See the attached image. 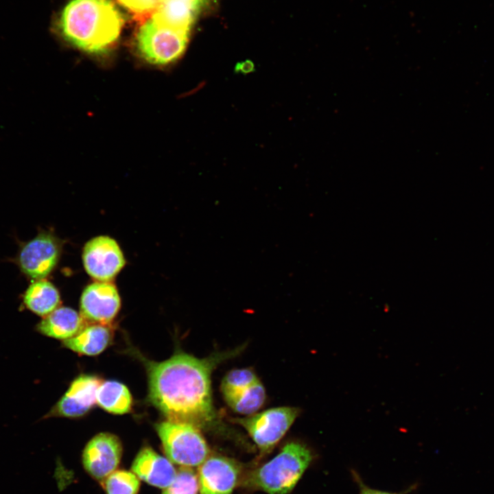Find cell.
Wrapping results in <instances>:
<instances>
[{"instance_id":"13","label":"cell","mask_w":494,"mask_h":494,"mask_svg":"<svg viewBox=\"0 0 494 494\" xmlns=\"http://www.w3.org/2000/svg\"><path fill=\"white\" fill-rule=\"evenodd\" d=\"M132 471L145 482L157 488L165 489L174 480L177 471L166 457L150 447H143L132 464Z\"/></svg>"},{"instance_id":"16","label":"cell","mask_w":494,"mask_h":494,"mask_svg":"<svg viewBox=\"0 0 494 494\" xmlns=\"http://www.w3.org/2000/svg\"><path fill=\"white\" fill-rule=\"evenodd\" d=\"M60 296L51 282L33 281L22 295V306L32 313L45 317L59 307Z\"/></svg>"},{"instance_id":"23","label":"cell","mask_w":494,"mask_h":494,"mask_svg":"<svg viewBox=\"0 0 494 494\" xmlns=\"http://www.w3.org/2000/svg\"><path fill=\"white\" fill-rule=\"evenodd\" d=\"M130 12L141 23L149 19L157 10L163 0H116Z\"/></svg>"},{"instance_id":"1","label":"cell","mask_w":494,"mask_h":494,"mask_svg":"<svg viewBox=\"0 0 494 494\" xmlns=\"http://www.w3.org/2000/svg\"><path fill=\"white\" fill-rule=\"evenodd\" d=\"M223 356L198 359L178 352L161 362H148V399L168 421L208 427L215 418L211 373Z\"/></svg>"},{"instance_id":"24","label":"cell","mask_w":494,"mask_h":494,"mask_svg":"<svg viewBox=\"0 0 494 494\" xmlns=\"http://www.w3.org/2000/svg\"><path fill=\"white\" fill-rule=\"evenodd\" d=\"M351 473L354 482L359 488V494H408L415 490L417 487V484H414L399 492L383 491L374 489L366 485L357 471L355 470L352 469L351 470Z\"/></svg>"},{"instance_id":"22","label":"cell","mask_w":494,"mask_h":494,"mask_svg":"<svg viewBox=\"0 0 494 494\" xmlns=\"http://www.w3.org/2000/svg\"><path fill=\"white\" fill-rule=\"evenodd\" d=\"M259 381L250 369H235L229 371L222 380L221 389L224 394L246 388Z\"/></svg>"},{"instance_id":"10","label":"cell","mask_w":494,"mask_h":494,"mask_svg":"<svg viewBox=\"0 0 494 494\" xmlns=\"http://www.w3.org/2000/svg\"><path fill=\"white\" fill-rule=\"evenodd\" d=\"M102 382L95 375H79L44 419L77 418L85 415L97 403V391Z\"/></svg>"},{"instance_id":"20","label":"cell","mask_w":494,"mask_h":494,"mask_svg":"<svg viewBox=\"0 0 494 494\" xmlns=\"http://www.w3.org/2000/svg\"><path fill=\"white\" fill-rule=\"evenodd\" d=\"M103 482L106 494H138L140 489V479L126 470H115Z\"/></svg>"},{"instance_id":"21","label":"cell","mask_w":494,"mask_h":494,"mask_svg":"<svg viewBox=\"0 0 494 494\" xmlns=\"http://www.w3.org/2000/svg\"><path fill=\"white\" fill-rule=\"evenodd\" d=\"M198 474L192 467H181L173 482L163 489L162 494H198Z\"/></svg>"},{"instance_id":"7","label":"cell","mask_w":494,"mask_h":494,"mask_svg":"<svg viewBox=\"0 0 494 494\" xmlns=\"http://www.w3.org/2000/svg\"><path fill=\"white\" fill-rule=\"evenodd\" d=\"M61 252L60 241L49 232H40L21 244L16 263L21 272L33 280L43 279L56 266Z\"/></svg>"},{"instance_id":"4","label":"cell","mask_w":494,"mask_h":494,"mask_svg":"<svg viewBox=\"0 0 494 494\" xmlns=\"http://www.w3.org/2000/svg\"><path fill=\"white\" fill-rule=\"evenodd\" d=\"M189 32L168 26L150 17L141 23L137 38L141 57L151 64L165 66L177 60L184 53Z\"/></svg>"},{"instance_id":"9","label":"cell","mask_w":494,"mask_h":494,"mask_svg":"<svg viewBox=\"0 0 494 494\" xmlns=\"http://www.w3.org/2000/svg\"><path fill=\"white\" fill-rule=\"evenodd\" d=\"M122 451L121 440L117 436L107 432L97 434L83 450L84 468L92 478L103 481L117 470Z\"/></svg>"},{"instance_id":"14","label":"cell","mask_w":494,"mask_h":494,"mask_svg":"<svg viewBox=\"0 0 494 494\" xmlns=\"http://www.w3.org/2000/svg\"><path fill=\"white\" fill-rule=\"evenodd\" d=\"M86 323L73 309L58 307L43 317L35 326V330L43 336L64 341L77 335Z\"/></svg>"},{"instance_id":"19","label":"cell","mask_w":494,"mask_h":494,"mask_svg":"<svg viewBox=\"0 0 494 494\" xmlns=\"http://www.w3.org/2000/svg\"><path fill=\"white\" fill-rule=\"evenodd\" d=\"M223 395L227 404L235 412L242 414L251 415L263 404L266 391L259 381L246 388Z\"/></svg>"},{"instance_id":"11","label":"cell","mask_w":494,"mask_h":494,"mask_svg":"<svg viewBox=\"0 0 494 494\" xmlns=\"http://www.w3.org/2000/svg\"><path fill=\"white\" fill-rule=\"evenodd\" d=\"M80 314L85 321L108 325L121 307L118 291L110 281H97L89 285L80 298Z\"/></svg>"},{"instance_id":"3","label":"cell","mask_w":494,"mask_h":494,"mask_svg":"<svg viewBox=\"0 0 494 494\" xmlns=\"http://www.w3.org/2000/svg\"><path fill=\"white\" fill-rule=\"evenodd\" d=\"M314 459V455L307 446L290 442L273 458L248 472L241 483L268 494H289Z\"/></svg>"},{"instance_id":"15","label":"cell","mask_w":494,"mask_h":494,"mask_svg":"<svg viewBox=\"0 0 494 494\" xmlns=\"http://www.w3.org/2000/svg\"><path fill=\"white\" fill-rule=\"evenodd\" d=\"M112 329L107 325H86L77 335L62 341V345L80 355L95 356L102 353L110 344Z\"/></svg>"},{"instance_id":"5","label":"cell","mask_w":494,"mask_h":494,"mask_svg":"<svg viewBox=\"0 0 494 494\" xmlns=\"http://www.w3.org/2000/svg\"><path fill=\"white\" fill-rule=\"evenodd\" d=\"M154 427L166 457L172 463L198 467L209 456V448L198 427L168 420Z\"/></svg>"},{"instance_id":"6","label":"cell","mask_w":494,"mask_h":494,"mask_svg":"<svg viewBox=\"0 0 494 494\" xmlns=\"http://www.w3.org/2000/svg\"><path fill=\"white\" fill-rule=\"evenodd\" d=\"M292 407H279L235 421L248 432L261 453L271 451L298 414Z\"/></svg>"},{"instance_id":"12","label":"cell","mask_w":494,"mask_h":494,"mask_svg":"<svg viewBox=\"0 0 494 494\" xmlns=\"http://www.w3.org/2000/svg\"><path fill=\"white\" fill-rule=\"evenodd\" d=\"M198 467L197 474L200 494H233L241 483L240 466L229 458L209 455Z\"/></svg>"},{"instance_id":"8","label":"cell","mask_w":494,"mask_h":494,"mask_svg":"<svg viewBox=\"0 0 494 494\" xmlns=\"http://www.w3.org/2000/svg\"><path fill=\"white\" fill-rule=\"evenodd\" d=\"M82 259L86 272L98 281H110L126 263L118 244L108 236L89 240L83 248Z\"/></svg>"},{"instance_id":"18","label":"cell","mask_w":494,"mask_h":494,"mask_svg":"<svg viewBox=\"0 0 494 494\" xmlns=\"http://www.w3.org/2000/svg\"><path fill=\"white\" fill-rule=\"evenodd\" d=\"M97 403L104 410L123 414L132 409V398L128 388L117 381L102 382L97 391Z\"/></svg>"},{"instance_id":"26","label":"cell","mask_w":494,"mask_h":494,"mask_svg":"<svg viewBox=\"0 0 494 494\" xmlns=\"http://www.w3.org/2000/svg\"><path fill=\"white\" fill-rule=\"evenodd\" d=\"M252 62L249 61H246L245 62L241 63L240 66H237L238 69H237V71L248 73V71L252 70Z\"/></svg>"},{"instance_id":"25","label":"cell","mask_w":494,"mask_h":494,"mask_svg":"<svg viewBox=\"0 0 494 494\" xmlns=\"http://www.w3.org/2000/svg\"><path fill=\"white\" fill-rule=\"evenodd\" d=\"M189 2L195 10L198 11L202 7H203L208 1V0H186Z\"/></svg>"},{"instance_id":"2","label":"cell","mask_w":494,"mask_h":494,"mask_svg":"<svg viewBox=\"0 0 494 494\" xmlns=\"http://www.w3.org/2000/svg\"><path fill=\"white\" fill-rule=\"evenodd\" d=\"M123 24L110 0H72L61 14L59 28L64 38L79 49L100 54L115 44Z\"/></svg>"},{"instance_id":"17","label":"cell","mask_w":494,"mask_h":494,"mask_svg":"<svg viewBox=\"0 0 494 494\" xmlns=\"http://www.w3.org/2000/svg\"><path fill=\"white\" fill-rule=\"evenodd\" d=\"M197 12L186 0H163L151 17L172 27L189 32Z\"/></svg>"}]
</instances>
